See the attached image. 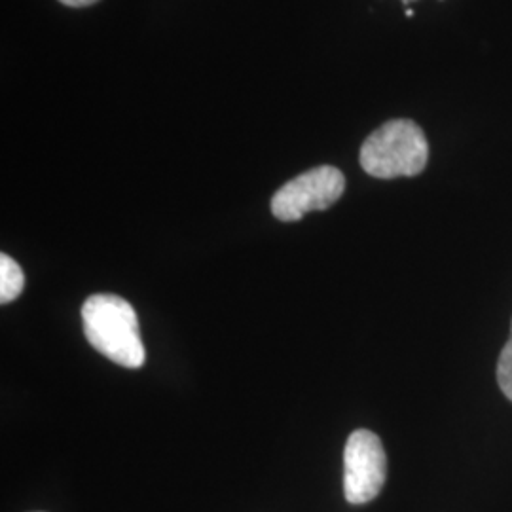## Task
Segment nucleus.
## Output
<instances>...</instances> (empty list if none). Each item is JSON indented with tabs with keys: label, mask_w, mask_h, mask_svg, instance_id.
<instances>
[{
	"label": "nucleus",
	"mask_w": 512,
	"mask_h": 512,
	"mask_svg": "<svg viewBox=\"0 0 512 512\" xmlns=\"http://www.w3.org/2000/svg\"><path fill=\"white\" fill-rule=\"evenodd\" d=\"M497 382L501 391L505 393V397L512 401V325L511 336L505 344V348L501 349L499 361H497Z\"/></svg>",
	"instance_id": "6"
},
{
	"label": "nucleus",
	"mask_w": 512,
	"mask_h": 512,
	"mask_svg": "<svg viewBox=\"0 0 512 512\" xmlns=\"http://www.w3.org/2000/svg\"><path fill=\"white\" fill-rule=\"evenodd\" d=\"M84 334L93 349L112 363L141 368L147 361L139 319L128 300L116 294H93L82 306Z\"/></svg>",
	"instance_id": "1"
},
{
	"label": "nucleus",
	"mask_w": 512,
	"mask_h": 512,
	"mask_svg": "<svg viewBox=\"0 0 512 512\" xmlns=\"http://www.w3.org/2000/svg\"><path fill=\"white\" fill-rule=\"evenodd\" d=\"M429 160L423 129L412 120H391L366 137L359 162L370 177H416Z\"/></svg>",
	"instance_id": "2"
},
{
	"label": "nucleus",
	"mask_w": 512,
	"mask_h": 512,
	"mask_svg": "<svg viewBox=\"0 0 512 512\" xmlns=\"http://www.w3.org/2000/svg\"><path fill=\"white\" fill-rule=\"evenodd\" d=\"M412 2H416V0H403V4H412Z\"/></svg>",
	"instance_id": "8"
},
{
	"label": "nucleus",
	"mask_w": 512,
	"mask_h": 512,
	"mask_svg": "<svg viewBox=\"0 0 512 512\" xmlns=\"http://www.w3.org/2000/svg\"><path fill=\"white\" fill-rule=\"evenodd\" d=\"M387 480V456L380 437L368 429L349 435L344 450V495L351 505L376 499Z\"/></svg>",
	"instance_id": "4"
},
{
	"label": "nucleus",
	"mask_w": 512,
	"mask_h": 512,
	"mask_svg": "<svg viewBox=\"0 0 512 512\" xmlns=\"http://www.w3.org/2000/svg\"><path fill=\"white\" fill-rule=\"evenodd\" d=\"M25 275L12 256L0 255V304H10L23 293Z\"/></svg>",
	"instance_id": "5"
},
{
	"label": "nucleus",
	"mask_w": 512,
	"mask_h": 512,
	"mask_svg": "<svg viewBox=\"0 0 512 512\" xmlns=\"http://www.w3.org/2000/svg\"><path fill=\"white\" fill-rule=\"evenodd\" d=\"M59 2L65 6H71V8H82V6H92L99 0H59Z\"/></svg>",
	"instance_id": "7"
},
{
	"label": "nucleus",
	"mask_w": 512,
	"mask_h": 512,
	"mask_svg": "<svg viewBox=\"0 0 512 512\" xmlns=\"http://www.w3.org/2000/svg\"><path fill=\"white\" fill-rule=\"evenodd\" d=\"M346 190V177L332 165H319L283 184L272 198V213L283 222L300 220L311 211H325Z\"/></svg>",
	"instance_id": "3"
}]
</instances>
